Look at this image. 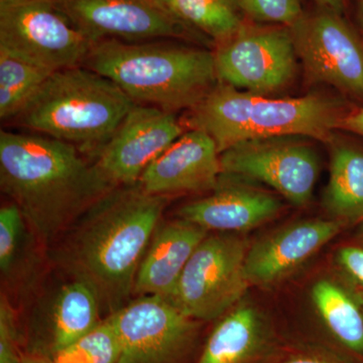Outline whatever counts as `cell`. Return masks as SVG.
Masks as SVG:
<instances>
[{"instance_id":"cell-12","label":"cell","mask_w":363,"mask_h":363,"mask_svg":"<svg viewBox=\"0 0 363 363\" xmlns=\"http://www.w3.org/2000/svg\"><path fill=\"white\" fill-rule=\"evenodd\" d=\"M56 2L72 23L94 44L105 40L143 43L200 39L199 32L186 25L155 0H56Z\"/></svg>"},{"instance_id":"cell-24","label":"cell","mask_w":363,"mask_h":363,"mask_svg":"<svg viewBox=\"0 0 363 363\" xmlns=\"http://www.w3.org/2000/svg\"><path fill=\"white\" fill-rule=\"evenodd\" d=\"M35 238L20 208L13 202L6 203L0 209V272L2 281L18 278L23 266L30 257V240Z\"/></svg>"},{"instance_id":"cell-35","label":"cell","mask_w":363,"mask_h":363,"mask_svg":"<svg viewBox=\"0 0 363 363\" xmlns=\"http://www.w3.org/2000/svg\"><path fill=\"white\" fill-rule=\"evenodd\" d=\"M362 18H363V0H362Z\"/></svg>"},{"instance_id":"cell-22","label":"cell","mask_w":363,"mask_h":363,"mask_svg":"<svg viewBox=\"0 0 363 363\" xmlns=\"http://www.w3.org/2000/svg\"><path fill=\"white\" fill-rule=\"evenodd\" d=\"M52 73L0 50V118H16Z\"/></svg>"},{"instance_id":"cell-30","label":"cell","mask_w":363,"mask_h":363,"mask_svg":"<svg viewBox=\"0 0 363 363\" xmlns=\"http://www.w3.org/2000/svg\"><path fill=\"white\" fill-rule=\"evenodd\" d=\"M281 363H341L336 358L319 354V353H308V354L297 355Z\"/></svg>"},{"instance_id":"cell-14","label":"cell","mask_w":363,"mask_h":363,"mask_svg":"<svg viewBox=\"0 0 363 363\" xmlns=\"http://www.w3.org/2000/svg\"><path fill=\"white\" fill-rule=\"evenodd\" d=\"M101 310L92 288L70 278L35 305L26 351L52 357L93 330L104 320Z\"/></svg>"},{"instance_id":"cell-32","label":"cell","mask_w":363,"mask_h":363,"mask_svg":"<svg viewBox=\"0 0 363 363\" xmlns=\"http://www.w3.org/2000/svg\"><path fill=\"white\" fill-rule=\"evenodd\" d=\"M322 9H329L334 13L340 14L343 11V0H316Z\"/></svg>"},{"instance_id":"cell-18","label":"cell","mask_w":363,"mask_h":363,"mask_svg":"<svg viewBox=\"0 0 363 363\" xmlns=\"http://www.w3.org/2000/svg\"><path fill=\"white\" fill-rule=\"evenodd\" d=\"M209 233L185 219L161 222L138 267L133 295L171 297L189 259Z\"/></svg>"},{"instance_id":"cell-7","label":"cell","mask_w":363,"mask_h":363,"mask_svg":"<svg viewBox=\"0 0 363 363\" xmlns=\"http://www.w3.org/2000/svg\"><path fill=\"white\" fill-rule=\"evenodd\" d=\"M93 45L56 0H0V50L56 72L84 65Z\"/></svg>"},{"instance_id":"cell-9","label":"cell","mask_w":363,"mask_h":363,"mask_svg":"<svg viewBox=\"0 0 363 363\" xmlns=\"http://www.w3.org/2000/svg\"><path fill=\"white\" fill-rule=\"evenodd\" d=\"M108 316L121 337L117 363H186L199 336V321L157 296L131 300Z\"/></svg>"},{"instance_id":"cell-13","label":"cell","mask_w":363,"mask_h":363,"mask_svg":"<svg viewBox=\"0 0 363 363\" xmlns=\"http://www.w3.org/2000/svg\"><path fill=\"white\" fill-rule=\"evenodd\" d=\"M184 128L173 112L135 104L92 161L114 186L133 185L185 133Z\"/></svg>"},{"instance_id":"cell-1","label":"cell","mask_w":363,"mask_h":363,"mask_svg":"<svg viewBox=\"0 0 363 363\" xmlns=\"http://www.w3.org/2000/svg\"><path fill=\"white\" fill-rule=\"evenodd\" d=\"M168 201L138 183L116 186L52 245L55 262L90 286L101 309L113 314L131 301L138 267Z\"/></svg>"},{"instance_id":"cell-8","label":"cell","mask_w":363,"mask_h":363,"mask_svg":"<svg viewBox=\"0 0 363 363\" xmlns=\"http://www.w3.org/2000/svg\"><path fill=\"white\" fill-rule=\"evenodd\" d=\"M215 70L220 83L255 94L286 87L297 72V52L290 28H247L217 43Z\"/></svg>"},{"instance_id":"cell-16","label":"cell","mask_w":363,"mask_h":363,"mask_svg":"<svg viewBox=\"0 0 363 363\" xmlns=\"http://www.w3.org/2000/svg\"><path fill=\"white\" fill-rule=\"evenodd\" d=\"M343 222L313 219L279 229L248 247L245 276L253 286H272L303 266L338 235Z\"/></svg>"},{"instance_id":"cell-11","label":"cell","mask_w":363,"mask_h":363,"mask_svg":"<svg viewBox=\"0 0 363 363\" xmlns=\"http://www.w3.org/2000/svg\"><path fill=\"white\" fill-rule=\"evenodd\" d=\"M289 28L311 80L363 100V44L340 14L322 9Z\"/></svg>"},{"instance_id":"cell-31","label":"cell","mask_w":363,"mask_h":363,"mask_svg":"<svg viewBox=\"0 0 363 363\" xmlns=\"http://www.w3.org/2000/svg\"><path fill=\"white\" fill-rule=\"evenodd\" d=\"M21 363H52L51 358L40 353L26 351Z\"/></svg>"},{"instance_id":"cell-34","label":"cell","mask_w":363,"mask_h":363,"mask_svg":"<svg viewBox=\"0 0 363 363\" xmlns=\"http://www.w3.org/2000/svg\"><path fill=\"white\" fill-rule=\"evenodd\" d=\"M357 296L358 298V302H359L360 306H362V309L363 312V290L357 291Z\"/></svg>"},{"instance_id":"cell-26","label":"cell","mask_w":363,"mask_h":363,"mask_svg":"<svg viewBox=\"0 0 363 363\" xmlns=\"http://www.w3.org/2000/svg\"><path fill=\"white\" fill-rule=\"evenodd\" d=\"M245 16L291 28L304 16L300 0H240Z\"/></svg>"},{"instance_id":"cell-17","label":"cell","mask_w":363,"mask_h":363,"mask_svg":"<svg viewBox=\"0 0 363 363\" xmlns=\"http://www.w3.org/2000/svg\"><path fill=\"white\" fill-rule=\"evenodd\" d=\"M281 209L274 196L221 175L211 195L184 205L178 215L208 231L240 233L271 221Z\"/></svg>"},{"instance_id":"cell-10","label":"cell","mask_w":363,"mask_h":363,"mask_svg":"<svg viewBox=\"0 0 363 363\" xmlns=\"http://www.w3.org/2000/svg\"><path fill=\"white\" fill-rule=\"evenodd\" d=\"M295 136L257 138L220 154L222 176L259 182L295 206L311 200L319 175L316 152Z\"/></svg>"},{"instance_id":"cell-33","label":"cell","mask_w":363,"mask_h":363,"mask_svg":"<svg viewBox=\"0 0 363 363\" xmlns=\"http://www.w3.org/2000/svg\"><path fill=\"white\" fill-rule=\"evenodd\" d=\"M155 1L157 2L160 6L164 7V9H167L169 13L174 14L177 18H180L178 16V13H177L176 0H155Z\"/></svg>"},{"instance_id":"cell-15","label":"cell","mask_w":363,"mask_h":363,"mask_svg":"<svg viewBox=\"0 0 363 363\" xmlns=\"http://www.w3.org/2000/svg\"><path fill=\"white\" fill-rule=\"evenodd\" d=\"M222 175L220 154L204 131H185L147 167L138 184L150 194L213 191Z\"/></svg>"},{"instance_id":"cell-2","label":"cell","mask_w":363,"mask_h":363,"mask_svg":"<svg viewBox=\"0 0 363 363\" xmlns=\"http://www.w3.org/2000/svg\"><path fill=\"white\" fill-rule=\"evenodd\" d=\"M114 187L70 143L0 131V188L20 208L42 247H52Z\"/></svg>"},{"instance_id":"cell-27","label":"cell","mask_w":363,"mask_h":363,"mask_svg":"<svg viewBox=\"0 0 363 363\" xmlns=\"http://www.w3.org/2000/svg\"><path fill=\"white\" fill-rule=\"evenodd\" d=\"M18 314L6 293L0 298V363H21L26 351L21 348Z\"/></svg>"},{"instance_id":"cell-5","label":"cell","mask_w":363,"mask_h":363,"mask_svg":"<svg viewBox=\"0 0 363 363\" xmlns=\"http://www.w3.org/2000/svg\"><path fill=\"white\" fill-rule=\"evenodd\" d=\"M135 104L108 78L72 67L52 72L14 121L93 160Z\"/></svg>"},{"instance_id":"cell-21","label":"cell","mask_w":363,"mask_h":363,"mask_svg":"<svg viewBox=\"0 0 363 363\" xmlns=\"http://www.w3.org/2000/svg\"><path fill=\"white\" fill-rule=\"evenodd\" d=\"M313 305L332 335L346 348L363 354V312L357 292L330 279L312 286Z\"/></svg>"},{"instance_id":"cell-23","label":"cell","mask_w":363,"mask_h":363,"mask_svg":"<svg viewBox=\"0 0 363 363\" xmlns=\"http://www.w3.org/2000/svg\"><path fill=\"white\" fill-rule=\"evenodd\" d=\"M176 9L181 21L216 44L245 26L240 0H176Z\"/></svg>"},{"instance_id":"cell-28","label":"cell","mask_w":363,"mask_h":363,"mask_svg":"<svg viewBox=\"0 0 363 363\" xmlns=\"http://www.w3.org/2000/svg\"><path fill=\"white\" fill-rule=\"evenodd\" d=\"M336 260L344 274L363 290V247L357 245L341 247Z\"/></svg>"},{"instance_id":"cell-6","label":"cell","mask_w":363,"mask_h":363,"mask_svg":"<svg viewBox=\"0 0 363 363\" xmlns=\"http://www.w3.org/2000/svg\"><path fill=\"white\" fill-rule=\"evenodd\" d=\"M238 234H208L167 300L199 322L220 319L240 304L250 286L245 276L250 247Z\"/></svg>"},{"instance_id":"cell-19","label":"cell","mask_w":363,"mask_h":363,"mask_svg":"<svg viewBox=\"0 0 363 363\" xmlns=\"http://www.w3.org/2000/svg\"><path fill=\"white\" fill-rule=\"evenodd\" d=\"M269 345V327L262 313L240 302L220 318L197 363H255Z\"/></svg>"},{"instance_id":"cell-3","label":"cell","mask_w":363,"mask_h":363,"mask_svg":"<svg viewBox=\"0 0 363 363\" xmlns=\"http://www.w3.org/2000/svg\"><path fill=\"white\" fill-rule=\"evenodd\" d=\"M86 68L116 83L135 104L194 108L218 84L213 52L164 40L95 43Z\"/></svg>"},{"instance_id":"cell-29","label":"cell","mask_w":363,"mask_h":363,"mask_svg":"<svg viewBox=\"0 0 363 363\" xmlns=\"http://www.w3.org/2000/svg\"><path fill=\"white\" fill-rule=\"evenodd\" d=\"M338 128L363 136V108L345 114L339 121Z\"/></svg>"},{"instance_id":"cell-20","label":"cell","mask_w":363,"mask_h":363,"mask_svg":"<svg viewBox=\"0 0 363 363\" xmlns=\"http://www.w3.org/2000/svg\"><path fill=\"white\" fill-rule=\"evenodd\" d=\"M324 205L337 220H363V150L345 143L332 147Z\"/></svg>"},{"instance_id":"cell-25","label":"cell","mask_w":363,"mask_h":363,"mask_svg":"<svg viewBox=\"0 0 363 363\" xmlns=\"http://www.w3.org/2000/svg\"><path fill=\"white\" fill-rule=\"evenodd\" d=\"M121 342L111 316L104 318L93 330L55 353L52 363H117Z\"/></svg>"},{"instance_id":"cell-4","label":"cell","mask_w":363,"mask_h":363,"mask_svg":"<svg viewBox=\"0 0 363 363\" xmlns=\"http://www.w3.org/2000/svg\"><path fill=\"white\" fill-rule=\"evenodd\" d=\"M345 116L333 98H271L219 82L191 109L186 123L213 138L219 154L247 140L307 136L328 142Z\"/></svg>"}]
</instances>
